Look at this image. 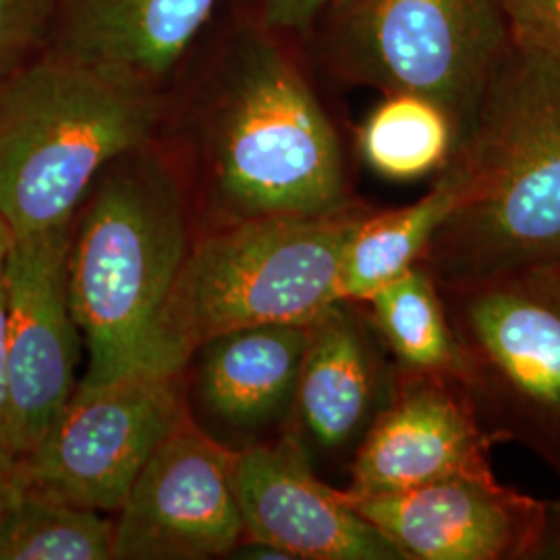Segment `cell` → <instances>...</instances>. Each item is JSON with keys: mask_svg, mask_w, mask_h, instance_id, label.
Wrapping results in <instances>:
<instances>
[{"mask_svg": "<svg viewBox=\"0 0 560 560\" xmlns=\"http://www.w3.org/2000/svg\"><path fill=\"white\" fill-rule=\"evenodd\" d=\"M55 0H0V81L48 48Z\"/></svg>", "mask_w": 560, "mask_h": 560, "instance_id": "21", "label": "cell"}, {"mask_svg": "<svg viewBox=\"0 0 560 560\" xmlns=\"http://www.w3.org/2000/svg\"><path fill=\"white\" fill-rule=\"evenodd\" d=\"M301 50L298 36L224 0L166 83L159 140L206 222L353 206L337 129Z\"/></svg>", "mask_w": 560, "mask_h": 560, "instance_id": "1", "label": "cell"}, {"mask_svg": "<svg viewBox=\"0 0 560 560\" xmlns=\"http://www.w3.org/2000/svg\"><path fill=\"white\" fill-rule=\"evenodd\" d=\"M224 0H55L48 50L164 90Z\"/></svg>", "mask_w": 560, "mask_h": 560, "instance_id": "14", "label": "cell"}, {"mask_svg": "<svg viewBox=\"0 0 560 560\" xmlns=\"http://www.w3.org/2000/svg\"><path fill=\"white\" fill-rule=\"evenodd\" d=\"M307 326L261 324L224 332L196 351L198 390L212 416L237 430H258L295 399Z\"/></svg>", "mask_w": 560, "mask_h": 560, "instance_id": "16", "label": "cell"}, {"mask_svg": "<svg viewBox=\"0 0 560 560\" xmlns=\"http://www.w3.org/2000/svg\"><path fill=\"white\" fill-rule=\"evenodd\" d=\"M457 180L444 166L434 187L413 203L361 214L340 264V300L365 303L382 287L420 264L432 237L457 203Z\"/></svg>", "mask_w": 560, "mask_h": 560, "instance_id": "17", "label": "cell"}, {"mask_svg": "<svg viewBox=\"0 0 560 560\" xmlns=\"http://www.w3.org/2000/svg\"><path fill=\"white\" fill-rule=\"evenodd\" d=\"M235 451L189 416L145 460L115 521L113 560H203L243 541Z\"/></svg>", "mask_w": 560, "mask_h": 560, "instance_id": "10", "label": "cell"}, {"mask_svg": "<svg viewBox=\"0 0 560 560\" xmlns=\"http://www.w3.org/2000/svg\"><path fill=\"white\" fill-rule=\"evenodd\" d=\"M365 303L400 368L455 376V340L439 284L425 268L416 264Z\"/></svg>", "mask_w": 560, "mask_h": 560, "instance_id": "20", "label": "cell"}, {"mask_svg": "<svg viewBox=\"0 0 560 560\" xmlns=\"http://www.w3.org/2000/svg\"><path fill=\"white\" fill-rule=\"evenodd\" d=\"M312 34L340 80L436 102L455 145L511 46L499 0H342Z\"/></svg>", "mask_w": 560, "mask_h": 560, "instance_id": "7", "label": "cell"}, {"mask_svg": "<svg viewBox=\"0 0 560 560\" xmlns=\"http://www.w3.org/2000/svg\"><path fill=\"white\" fill-rule=\"evenodd\" d=\"M164 90L44 50L0 81V219L13 235L55 231L120 154L156 140Z\"/></svg>", "mask_w": 560, "mask_h": 560, "instance_id": "4", "label": "cell"}, {"mask_svg": "<svg viewBox=\"0 0 560 560\" xmlns=\"http://www.w3.org/2000/svg\"><path fill=\"white\" fill-rule=\"evenodd\" d=\"M115 521L25 483L0 520V560H113Z\"/></svg>", "mask_w": 560, "mask_h": 560, "instance_id": "19", "label": "cell"}, {"mask_svg": "<svg viewBox=\"0 0 560 560\" xmlns=\"http://www.w3.org/2000/svg\"><path fill=\"white\" fill-rule=\"evenodd\" d=\"M363 214L206 222L191 240L141 368L185 372L201 345L261 324L310 326L340 300V264Z\"/></svg>", "mask_w": 560, "mask_h": 560, "instance_id": "5", "label": "cell"}, {"mask_svg": "<svg viewBox=\"0 0 560 560\" xmlns=\"http://www.w3.org/2000/svg\"><path fill=\"white\" fill-rule=\"evenodd\" d=\"M13 243V231L0 219V423L4 413L7 395V349H9V289H7V264Z\"/></svg>", "mask_w": 560, "mask_h": 560, "instance_id": "24", "label": "cell"}, {"mask_svg": "<svg viewBox=\"0 0 560 560\" xmlns=\"http://www.w3.org/2000/svg\"><path fill=\"white\" fill-rule=\"evenodd\" d=\"M342 492L402 560L541 559L555 520V502L509 488L492 471L395 492Z\"/></svg>", "mask_w": 560, "mask_h": 560, "instance_id": "11", "label": "cell"}, {"mask_svg": "<svg viewBox=\"0 0 560 560\" xmlns=\"http://www.w3.org/2000/svg\"><path fill=\"white\" fill-rule=\"evenodd\" d=\"M378 393V365L349 301L307 326L293 407L322 451H339L365 432Z\"/></svg>", "mask_w": 560, "mask_h": 560, "instance_id": "15", "label": "cell"}, {"mask_svg": "<svg viewBox=\"0 0 560 560\" xmlns=\"http://www.w3.org/2000/svg\"><path fill=\"white\" fill-rule=\"evenodd\" d=\"M481 428L560 476V261L439 284Z\"/></svg>", "mask_w": 560, "mask_h": 560, "instance_id": "6", "label": "cell"}, {"mask_svg": "<svg viewBox=\"0 0 560 560\" xmlns=\"http://www.w3.org/2000/svg\"><path fill=\"white\" fill-rule=\"evenodd\" d=\"M187 416L183 372L140 368L81 386L20 459L21 481L50 499L117 513L145 460Z\"/></svg>", "mask_w": 560, "mask_h": 560, "instance_id": "8", "label": "cell"}, {"mask_svg": "<svg viewBox=\"0 0 560 560\" xmlns=\"http://www.w3.org/2000/svg\"><path fill=\"white\" fill-rule=\"evenodd\" d=\"M196 206L159 138L108 162L73 217L69 298L88 349L81 386L140 370L194 240Z\"/></svg>", "mask_w": 560, "mask_h": 560, "instance_id": "3", "label": "cell"}, {"mask_svg": "<svg viewBox=\"0 0 560 560\" xmlns=\"http://www.w3.org/2000/svg\"><path fill=\"white\" fill-rule=\"evenodd\" d=\"M511 40L560 55V0H499Z\"/></svg>", "mask_w": 560, "mask_h": 560, "instance_id": "22", "label": "cell"}, {"mask_svg": "<svg viewBox=\"0 0 560 560\" xmlns=\"http://www.w3.org/2000/svg\"><path fill=\"white\" fill-rule=\"evenodd\" d=\"M494 444L453 374L400 368L388 405L363 432L349 490L395 492L486 474Z\"/></svg>", "mask_w": 560, "mask_h": 560, "instance_id": "12", "label": "cell"}, {"mask_svg": "<svg viewBox=\"0 0 560 560\" xmlns=\"http://www.w3.org/2000/svg\"><path fill=\"white\" fill-rule=\"evenodd\" d=\"M546 557L560 559V504L555 502V520H552V532H550V540L546 546Z\"/></svg>", "mask_w": 560, "mask_h": 560, "instance_id": "26", "label": "cell"}, {"mask_svg": "<svg viewBox=\"0 0 560 560\" xmlns=\"http://www.w3.org/2000/svg\"><path fill=\"white\" fill-rule=\"evenodd\" d=\"M71 224L13 235L9 252V349L0 446L18 459L42 441L75 390L80 326L69 298Z\"/></svg>", "mask_w": 560, "mask_h": 560, "instance_id": "9", "label": "cell"}, {"mask_svg": "<svg viewBox=\"0 0 560 560\" xmlns=\"http://www.w3.org/2000/svg\"><path fill=\"white\" fill-rule=\"evenodd\" d=\"M446 168L459 196L420 260L436 284L560 261V55L511 40Z\"/></svg>", "mask_w": 560, "mask_h": 560, "instance_id": "2", "label": "cell"}, {"mask_svg": "<svg viewBox=\"0 0 560 560\" xmlns=\"http://www.w3.org/2000/svg\"><path fill=\"white\" fill-rule=\"evenodd\" d=\"M233 481L243 540L272 546L287 559L402 560L342 490L312 474L295 441L235 451Z\"/></svg>", "mask_w": 560, "mask_h": 560, "instance_id": "13", "label": "cell"}, {"mask_svg": "<svg viewBox=\"0 0 560 560\" xmlns=\"http://www.w3.org/2000/svg\"><path fill=\"white\" fill-rule=\"evenodd\" d=\"M453 150L455 127L448 115L416 94H384L360 129L363 161L386 179H421L442 171Z\"/></svg>", "mask_w": 560, "mask_h": 560, "instance_id": "18", "label": "cell"}, {"mask_svg": "<svg viewBox=\"0 0 560 560\" xmlns=\"http://www.w3.org/2000/svg\"><path fill=\"white\" fill-rule=\"evenodd\" d=\"M231 7L264 25L305 38L318 21L342 0H226Z\"/></svg>", "mask_w": 560, "mask_h": 560, "instance_id": "23", "label": "cell"}, {"mask_svg": "<svg viewBox=\"0 0 560 560\" xmlns=\"http://www.w3.org/2000/svg\"><path fill=\"white\" fill-rule=\"evenodd\" d=\"M20 459L0 446V520L21 492Z\"/></svg>", "mask_w": 560, "mask_h": 560, "instance_id": "25", "label": "cell"}]
</instances>
